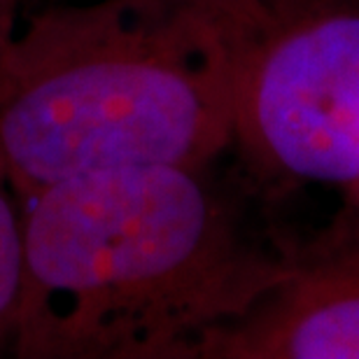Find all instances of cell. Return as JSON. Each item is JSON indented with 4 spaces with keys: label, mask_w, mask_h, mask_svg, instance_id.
<instances>
[{
    "label": "cell",
    "mask_w": 359,
    "mask_h": 359,
    "mask_svg": "<svg viewBox=\"0 0 359 359\" xmlns=\"http://www.w3.org/2000/svg\"><path fill=\"white\" fill-rule=\"evenodd\" d=\"M191 359H359V243L287 257L276 283Z\"/></svg>",
    "instance_id": "4"
},
{
    "label": "cell",
    "mask_w": 359,
    "mask_h": 359,
    "mask_svg": "<svg viewBox=\"0 0 359 359\" xmlns=\"http://www.w3.org/2000/svg\"><path fill=\"white\" fill-rule=\"evenodd\" d=\"M19 359H191L285 271L208 168L126 166L28 194Z\"/></svg>",
    "instance_id": "1"
},
{
    "label": "cell",
    "mask_w": 359,
    "mask_h": 359,
    "mask_svg": "<svg viewBox=\"0 0 359 359\" xmlns=\"http://www.w3.org/2000/svg\"><path fill=\"white\" fill-rule=\"evenodd\" d=\"M231 145L262 184L359 182V0H243Z\"/></svg>",
    "instance_id": "3"
},
{
    "label": "cell",
    "mask_w": 359,
    "mask_h": 359,
    "mask_svg": "<svg viewBox=\"0 0 359 359\" xmlns=\"http://www.w3.org/2000/svg\"><path fill=\"white\" fill-rule=\"evenodd\" d=\"M7 38H3V35H0V45H3V42H5Z\"/></svg>",
    "instance_id": "7"
},
{
    "label": "cell",
    "mask_w": 359,
    "mask_h": 359,
    "mask_svg": "<svg viewBox=\"0 0 359 359\" xmlns=\"http://www.w3.org/2000/svg\"><path fill=\"white\" fill-rule=\"evenodd\" d=\"M24 280V208L0 175V355L12 348Z\"/></svg>",
    "instance_id": "5"
},
{
    "label": "cell",
    "mask_w": 359,
    "mask_h": 359,
    "mask_svg": "<svg viewBox=\"0 0 359 359\" xmlns=\"http://www.w3.org/2000/svg\"><path fill=\"white\" fill-rule=\"evenodd\" d=\"M243 0H89L0 45V175L19 198L126 166L208 168L233 140Z\"/></svg>",
    "instance_id": "2"
},
{
    "label": "cell",
    "mask_w": 359,
    "mask_h": 359,
    "mask_svg": "<svg viewBox=\"0 0 359 359\" xmlns=\"http://www.w3.org/2000/svg\"><path fill=\"white\" fill-rule=\"evenodd\" d=\"M21 3L24 0H0V35L3 38H10L14 28H17Z\"/></svg>",
    "instance_id": "6"
}]
</instances>
